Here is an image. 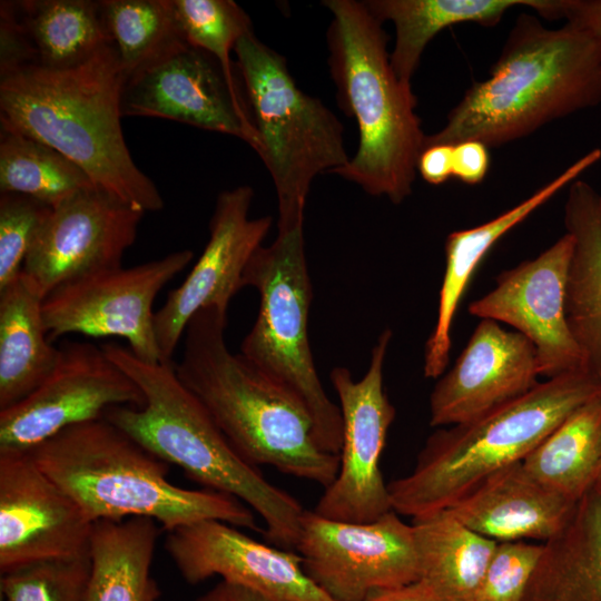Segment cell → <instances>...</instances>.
<instances>
[{
	"label": "cell",
	"mask_w": 601,
	"mask_h": 601,
	"mask_svg": "<svg viewBox=\"0 0 601 601\" xmlns=\"http://www.w3.org/2000/svg\"><path fill=\"white\" fill-rule=\"evenodd\" d=\"M323 4L332 13L326 37L338 105L359 135L355 156L332 174L398 205L413 191L426 139L416 96L394 72L383 23L363 1Z\"/></svg>",
	"instance_id": "6"
},
{
	"label": "cell",
	"mask_w": 601,
	"mask_h": 601,
	"mask_svg": "<svg viewBox=\"0 0 601 601\" xmlns=\"http://www.w3.org/2000/svg\"><path fill=\"white\" fill-rule=\"evenodd\" d=\"M243 284L258 292L259 309L239 354L303 405L319 447L339 455L342 413L324 390L308 336L313 289L303 226L262 245L245 268Z\"/></svg>",
	"instance_id": "9"
},
{
	"label": "cell",
	"mask_w": 601,
	"mask_h": 601,
	"mask_svg": "<svg viewBox=\"0 0 601 601\" xmlns=\"http://www.w3.org/2000/svg\"><path fill=\"white\" fill-rule=\"evenodd\" d=\"M418 582L437 601H474L496 541L471 530L447 510L412 519Z\"/></svg>",
	"instance_id": "27"
},
{
	"label": "cell",
	"mask_w": 601,
	"mask_h": 601,
	"mask_svg": "<svg viewBox=\"0 0 601 601\" xmlns=\"http://www.w3.org/2000/svg\"><path fill=\"white\" fill-rule=\"evenodd\" d=\"M51 207L17 193H0V290L22 273L31 244Z\"/></svg>",
	"instance_id": "35"
},
{
	"label": "cell",
	"mask_w": 601,
	"mask_h": 601,
	"mask_svg": "<svg viewBox=\"0 0 601 601\" xmlns=\"http://www.w3.org/2000/svg\"><path fill=\"white\" fill-rule=\"evenodd\" d=\"M101 346L145 397L141 406H114L104 417L204 489L240 500L262 518L270 543L295 551L305 509L236 452L180 381L174 362L148 363L119 344Z\"/></svg>",
	"instance_id": "4"
},
{
	"label": "cell",
	"mask_w": 601,
	"mask_h": 601,
	"mask_svg": "<svg viewBox=\"0 0 601 601\" xmlns=\"http://www.w3.org/2000/svg\"><path fill=\"white\" fill-rule=\"evenodd\" d=\"M187 42L208 52L221 66L229 83L244 91L236 62L231 60L238 40L253 30L247 13L231 0H170Z\"/></svg>",
	"instance_id": "33"
},
{
	"label": "cell",
	"mask_w": 601,
	"mask_h": 601,
	"mask_svg": "<svg viewBox=\"0 0 601 601\" xmlns=\"http://www.w3.org/2000/svg\"><path fill=\"white\" fill-rule=\"evenodd\" d=\"M181 249L131 267H115L69 280L42 300V317L50 342L78 333L118 336L148 363L161 362L155 333L152 304L162 287L193 259Z\"/></svg>",
	"instance_id": "10"
},
{
	"label": "cell",
	"mask_w": 601,
	"mask_h": 601,
	"mask_svg": "<svg viewBox=\"0 0 601 601\" xmlns=\"http://www.w3.org/2000/svg\"><path fill=\"white\" fill-rule=\"evenodd\" d=\"M90 555L45 560L1 573V601H83Z\"/></svg>",
	"instance_id": "34"
},
{
	"label": "cell",
	"mask_w": 601,
	"mask_h": 601,
	"mask_svg": "<svg viewBox=\"0 0 601 601\" xmlns=\"http://www.w3.org/2000/svg\"><path fill=\"white\" fill-rule=\"evenodd\" d=\"M601 104V55L583 31L518 17L489 76L474 82L424 148L479 140L487 148Z\"/></svg>",
	"instance_id": "2"
},
{
	"label": "cell",
	"mask_w": 601,
	"mask_h": 601,
	"mask_svg": "<svg viewBox=\"0 0 601 601\" xmlns=\"http://www.w3.org/2000/svg\"><path fill=\"white\" fill-rule=\"evenodd\" d=\"M139 386L102 349L66 341L48 377L0 411V452H29L59 432L104 417L114 406H141Z\"/></svg>",
	"instance_id": "13"
},
{
	"label": "cell",
	"mask_w": 601,
	"mask_h": 601,
	"mask_svg": "<svg viewBox=\"0 0 601 601\" xmlns=\"http://www.w3.org/2000/svg\"><path fill=\"white\" fill-rule=\"evenodd\" d=\"M599 203H600V209H601V193H599Z\"/></svg>",
	"instance_id": "44"
},
{
	"label": "cell",
	"mask_w": 601,
	"mask_h": 601,
	"mask_svg": "<svg viewBox=\"0 0 601 601\" xmlns=\"http://www.w3.org/2000/svg\"><path fill=\"white\" fill-rule=\"evenodd\" d=\"M36 65L33 50L8 1L0 4V77Z\"/></svg>",
	"instance_id": "37"
},
{
	"label": "cell",
	"mask_w": 601,
	"mask_h": 601,
	"mask_svg": "<svg viewBox=\"0 0 601 601\" xmlns=\"http://www.w3.org/2000/svg\"><path fill=\"white\" fill-rule=\"evenodd\" d=\"M121 112L184 122L259 148L245 91L229 83L214 57L189 43L125 80Z\"/></svg>",
	"instance_id": "15"
},
{
	"label": "cell",
	"mask_w": 601,
	"mask_h": 601,
	"mask_svg": "<svg viewBox=\"0 0 601 601\" xmlns=\"http://www.w3.org/2000/svg\"><path fill=\"white\" fill-rule=\"evenodd\" d=\"M92 526L29 452H0V573L88 555Z\"/></svg>",
	"instance_id": "18"
},
{
	"label": "cell",
	"mask_w": 601,
	"mask_h": 601,
	"mask_svg": "<svg viewBox=\"0 0 601 601\" xmlns=\"http://www.w3.org/2000/svg\"><path fill=\"white\" fill-rule=\"evenodd\" d=\"M227 314L209 306L193 316L183 356L174 363L178 377L245 461L326 489L336 477L339 455L319 447L312 420L295 397L230 352Z\"/></svg>",
	"instance_id": "3"
},
{
	"label": "cell",
	"mask_w": 601,
	"mask_h": 601,
	"mask_svg": "<svg viewBox=\"0 0 601 601\" xmlns=\"http://www.w3.org/2000/svg\"><path fill=\"white\" fill-rule=\"evenodd\" d=\"M573 252L565 287V317L584 371L601 386V209L599 193L577 179L564 204Z\"/></svg>",
	"instance_id": "23"
},
{
	"label": "cell",
	"mask_w": 601,
	"mask_h": 601,
	"mask_svg": "<svg viewBox=\"0 0 601 601\" xmlns=\"http://www.w3.org/2000/svg\"><path fill=\"white\" fill-rule=\"evenodd\" d=\"M545 19H563L587 33L601 55V0H553Z\"/></svg>",
	"instance_id": "38"
},
{
	"label": "cell",
	"mask_w": 601,
	"mask_h": 601,
	"mask_svg": "<svg viewBox=\"0 0 601 601\" xmlns=\"http://www.w3.org/2000/svg\"><path fill=\"white\" fill-rule=\"evenodd\" d=\"M572 252L573 238L565 233L535 258L503 270L495 287L469 305L473 316L508 324L529 338L546 378L584 370L565 317Z\"/></svg>",
	"instance_id": "16"
},
{
	"label": "cell",
	"mask_w": 601,
	"mask_h": 601,
	"mask_svg": "<svg viewBox=\"0 0 601 601\" xmlns=\"http://www.w3.org/2000/svg\"><path fill=\"white\" fill-rule=\"evenodd\" d=\"M92 187L90 177L58 150L1 127L0 193L26 195L53 208Z\"/></svg>",
	"instance_id": "31"
},
{
	"label": "cell",
	"mask_w": 601,
	"mask_h": 601,
	"mask_svg": "<svg viewBox=\"0 0 601 601\" xmlns=\"http://www.w3.org/2000/svg\"><path fill=\"white\" fill-rule=\"evenodd\" d=\"M490 168L489 148L479 140L453 145V177L467 185L480 184Z\"/></svg>",
	"instance_id": "39"
},
{
	"label": "cell",
	"mask_w": 601,
	"mask_h": 601,
	"mask_svg": "<svg viewBox=\"0 0 601 601\" xmlns=\"http://www.w3.org/2000/svg\"><path fill=\"white\" fill-rule=\"evenodd\" d=\"M124 85L112 43L76 67H23L0 77L1 127L58 150L100 190L145 213L158 211L164 199L132 160L122 134Z\"/></svg>",
	"instance_id": "1"
},
{
	"label": "cell",
	"mask_w": 601,
	"mask_h": 601,
	"mask_svg": "<svg viewBox=\"0 0 601 601\" xmlns=\"http://www.w3.org/2000/svg\"><path fill=\"white\" fill-rule=\"evenodd\" d=\"M592 491H594L597 493H601V461H600V464H599V467H598V472H597V476H595V481H594V485H593Z\"/></svg>",
	"instance_id": "43"
},
{
	"label": "cell",
	"mask_w": 601,
	"mask_h": 601,
	"mask_svg": "<svg viewBox=\"0 0 601 601\" xmlns=\"http://www.w3.org/2000/svg\"><path fill=\"white\" fill-rule=\"evenodd\" d=\"M601 394L584 370L532 390L465 423L439 428L413 470L387 483L393 511L412 519L451 508L487 476L522 462L572 412Z\"/></svg>",
	"instance_id": "7"
},
{
	"label": "cell",
	"mask_w": 601,
	"mask_h": 601,
	"mask_svg": "<svg viewBox=\"0 0 601 601\" xmlns=\"http://www.w3.org/2000/svg\"><path fill=\"white\" fill-rule=\"evenodd\" d=\"M29 453L91 522L149 518L168 532L218 520L259 529L256 513L240 500L173 484L168 463L105 417L72 425Z\"/></svg>",
	"instance_id": "5"
},
{
	"label": "cell",
	"mask_w": 601,
	"mask_h": 601,
	"mask_svg": "<svg viewBox=\"0 0 601 601\" xmlns=\"http://www.w3.org/2000/svg\"><path fill=\"white\" fill-rule=\"evenodd\" d=\"M195 601H272L246 587L220 580Z\"/></svg>",
	"instance_id": "41"
},
{
	"label": "cell",
	"mask_w": 601,
	"mask_h": 601,
	"mask_svg": "<svg viewBox=\"0 0 601 601\" xmlns=\"http://www.w3.org/2000/svg\"><path fill=\"white\" fill-rule=\"evenodd\" d=\"M295 551L306 574L335 601H364L375 590L420 578L413 525L393 510L368 523L305 510Z\"/></svg>",
	"instance_id": "12"
},
{
	"label": "cell",
	"mask_w": 601,
	"mask_h": 601,
	"mask_svg": "<svg viewBox=\"0 0 601 601\" xmlns=\"http://www.w3.org/2000/svg\"><path fill=\"white\" fill-rule=\"evenodd\" d=\"M42 300L23 272L0 290V411L33 392L57 363L59 347L48 338Z\"/></svg>",
	"instance_id": "25"
},
{
	"label": "cell",
	"mask_w": 601,
	"mask_h": 601,
	"mask_svg": "<svg viewBox=\"0 0 601 601\" xmlns=\"http://www.w3.org/2000/svg\"><path fill=\"white\" fill-rule=\"evenodd\" d=\"M601 461V394L572 412L523 461L526 472L577 503L592 491Z\"/></svg>",
	"instance_id": "30"
},
{
	"label": "cell",
	"mask_w": 601,
	"mask_h": 601,
	"mask_svg": "<svg viewBox=\"0 0 601 601\" xmlns=\"http://www.w3.org/2000/svg\"><path fill=\"white\" fill-rule=\"evenodd\" d=\"M99 2L125 80L188 43L170 0Z\"/></svg>",
	"instance_id": "32"
},
{
	"label": "cell",
	"mask_w": 601,
	"mask_h": 601,
	"mask_svg": "<svg viewBox=\"0 0 601 601\" xmlns=\"http://www.w3.org/2000/svg\"><path fill=\"white\" fill-rule=\"evenodd\" d=\"M36 57L49 69L79 66L111 45L99 1H8Z\"/></svg>",
	"instance_id": "29"
},
{
	"label": "cell",
	"mask_w": 601,
	"mask_h": 601,
	"mask_svg": "<svg viewBox=\"0 0 601 601\" xmlns=\"http://www.w3.org/2000/svg\"><path fill=\"white\" fill-rule=\"evenodd\" d=\"M364 601H437L418 581L413 583L380 589L371 592Z\"/></svg>",
	"instance_id": "42"
},
{
	"label": "cell",
	"mask_w": 601,
	"mask_h": 601,
	"mask_svg": "<svg viewBox=\"0 0 601 601\" xmlns=\"http://www.w3.org/2000/svg\"><path fill=\"white\" fill-rule=\"evenodd\" d=\"M523 601H601V493L589 492L543 552Z\"/></svg>",
	"instance_id": "24"
},
{
	"label": "cell",
	"mask_w": 601,
	"mask_h": 601,
	"mask_svg": "<svg viewBox=\"0 0 601 601\" xmlns=\"http://www.w3.org/2000/svg\"><path fill=\"white\" fill-rule=\"evenodd\" d=\"M253 197L254 190L246 185L218 194L203 254L155 313L161 362H173L179 341L197 312L209 306L228 312L231 298L244 287L245 268L263 245L273 221L270 216L249 217Z\"/></svg>",
	"instance_id": "17"
},
{
	"label": "cell",
	"mask_w": 601,
	"mask_h": 601,
	"mask_svg": "<svg viewBox=\"0 0 601 601\" xmlns=\"http://www.w3.org/2000/svg\"><path fill=\"white\" fill-rule=\"evenodd\" d=\"M144 214L97 187L78 191L51 209L22 272L45 298L69 280L122 266Z\"/></svg>",
	"instance_id": "14"
},
{
	"label": "cell",
	"mask_w": 601,
	"mask_h": 601,
	"mask_svg": "<svg viewBox=\"0 0 601 601\" xmlns=\"http://www.w3.org/2000/svg\"><path fill=\"white\" fill-rule=\"evenodd\" d=\"M600 159L601 149L593 148L514 207L476 227L447 235L436 322L424 347L425 377L436 380L445 372L450 359L453 319L466 286L483 257L503 235L579 179Z\"/></svg>",
	"instance_id": "21"
},
{
	"label": "cell",
	"mask_w": 601,
	"mask_h": 601,
	"mask_svg": "<svg viewBox=\"0 0 601 601\" xmlns=\"http://www.w3.org/2000/svg\"><path fill=\"white\" fill-rule=\"evenodd\" d=\"M539 366L533 343L492 319H481L453 367L430 395V425L472 421L532 390Z\"/></svg>",
	"instance_id": "20"
},
{
	"label": "cell",
	"mask_w": 601,
	"mask_h": 601,
	"mask_svg": "<svg viewBox=\"0 0 601 601\" xmlns=\"http://www.w3.org/2000/svg\"><path fill=\"white\" fill-rule=\"evenodd\" d=\"M158 535V523L149 518L93 522L83 601H158L151 575Z\"/></svg>",
	"instance_id": "26"
},
{
	"label": "cell",
	"mask_w": 601,
	"mask_h": 601,
	"mask_svg": "<svg viewBox=\"0 0 601 601\" xmlns=\"http://www.w3.org/2000/svg\"><path fill=\"white\" fill-rule=\"evenodd\" d=\"M237 69L244 86L258 156L277 195L278 233L302 227L314 178L349 161L344 126L318 98L304 92L285 57L262 42L253 30L236 43Z\"/></svg>",
	"instance_id": "8"
},
{
	"label": "cell",
	"mask_w": 601,
	"mask_h": 601,
	"mask_svg": "<svg viewBox=\"0 0 601 601\" xmlns=\"http://www.w3.org/2000/svg\"><path fill=\"white\" fill-rule=\"evenodd\" d=\"M575 504L536 481L518 462L487 476L446 510L496 542H545L562 530Z\"/></svg>",
	"instance_id": "22"
},
{
	"label": "cell",
	"mask_w": 601,
	"mask_h": 601,
	"mask_svg": "<svg viewBox=\"0 0 601 601\" xmlns=\"http://www.w3.org/2000/svg\"><path fill=\"white\" fill-rule=\"evenodd\" d=\"M543 543L497 542L474 601H523Z\"/></svg>",
	"instance_id": "36"
},
{
	"label": "cell",
	"mask_w": 601,
	"mask_h": 601,
	"mask_svg": "<svg viewBox=\"0 0 601 601\" xmlns=\"http://www.w3.org/2000/svg\"><path fill=\"white\" fill-rule=\"evenodd\" d=\"M543 0H366L370 12L382 23L391 21L395 42L390 53L398 79L411 85L428 42L443 29L460 23L496 26L506 11L528 7L536 11Z\"/></svg>",
	"instance_id": "28"
},
{
	"label": "cell",
	"mask_w": 601,
	"mask_h": 601,
	"mask_svg": "<svg viewBox=\"0 0 601 601\" xmlns=\"http://www.w3.org/2000/svg\"><path fill=\"white\" fill-rule=\"evenodd\" d=\"M165 549L190 584L218 575L272 601H335L306 574L298 553L258 542L223 521L168 531Z\"/></svg>",
	"instance_id": "19"
},
{
	"label": "cell",
	"mask_w": 601,
	"mask_h": 601,
	"mask_svg": "<svg viewBox=\"0 0 601 601\" xmlns=\"http://www.w3.org/2000/svg\"><path fill=\"white\" fill-rule=\"evenodd\" d=\"M392 337L391 328L382 331L359 380H354L344 366L331 371L329 381L343 418V443L336 477L313 510L321 516L368 523L393 510L380 467L395 417V407L384 391V363Z\"/></svg>",
	"instance_id": "11"
},
{
	"label": "cell",
	"mask_w": 601,
	"mask_h": 601,
	"mask_svg": "<svg viewBox=\"0 0 601 601\" xmlns=\"http://www.w3.org/2000/svg\"><path fill=\"white\" fill-rule=\"evenodd\" d=\"M417 173L431 185L444 184L453 176V146L425 147L417 160Z\"/></svg>",
	"instance_id": "40"
}]
</instances>
